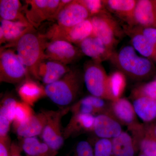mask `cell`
<instances>
[{
    "label": "cell",
    "mask_w": 156,
    "mask_h": 156,
    "mask_svg": "<svg viewBox=\"0 0 156 156\" xmlns=\"http://www.w3.org/2000/svg\"><path fill=\"white\" fill-rule=\"evenodd\" d=\"M33 27H28L13 44L2 48H14L20 60L26 68L30 75L41 80L39 75L40 65L46 59L44 53L46 41Z\"/></svg>",
    "instance_id": "6da1fadb"
},
{
    "label": "cell",
    "mask_w": 156,
    "mask_h": 156,
    "mask_svg": "<svg viewBox=\"0 0 156 156\" xmlns=\"http://www.w3.org/2000/svg\"><path fill=\"white\" fill-rule=\"evenodd\" d=\"M84 83L83 72L78 69H71L58 80L46 85L45 93L53 103L68 106L77 98Z\"/></svg>",
    "instance_id": "7a4b0ae2"
},
{
    "label": "cell",
    "mask_w": 156,
    "mask_h": 156,
    "mask_svg": "<svg viewBox=\"0 0 156 156\" xmlns=\"http://www.w3.org/2000/svg\"><path fill=\"white\" fill-rule=\"evenodd\" d=\"M111 60L126 76L135 80H147L154 71L151 60L137 55L131 46H126L119 52L114 53Z\"/></svg>",
    "instance_id": "3957f363"
},
{
    "label": "cell",
    "mask_w": 156,
    "mask_h": 156,
    "mask_svg": "<svg viewBox=\"0 0 156 156\" xmlns=\"http://www.w3.org/2000/svg\"><path fill=\"white\" fill-rule=\"evenodd\" d=\"M84 82L91 95L112 101L108 86V75L101 62L91 60L84 64Z\"/></svg>",
    "instance_id": "277c9868"
},
{
    "label": "cell",
    "mask_w": 156,
    "mask_h": 156,
    "mask_svg": "<svg viewBox=\"0 0 156 156\" xmlns=\"http://www.w3.org/2000/svg\"><path fill=\"white\" fill-rule=\"evenodd\" d=\"M90 20L93 27L92 35L100 39L114 51L123 33L117 20L106 11L90 17Z\"/></svg>",
    "instance_id": "5b68a950"
},
{
    "label": "cell",
    "mask_w": 156,
    "mask_h": 156,
    "mask_svg": "<svg viewBox=\"0 0 156 156\" xmlns=\"http://www.w3.org/2000/svg\"><path fill=\"white\" fill-rule=\"evenodd\" d=\"M29 74L20 60L17 53L10 48H1L0 81L11 84L19 83L28 80Z\"/></svg>",
    "instance_id": "8992f818"
},
{
    "label": "cell",
    "mask_w": 156,
    "mask_h": 156,
    "mask_svg": "<svg viewBox=\"0 0 156 156\" xmlns=\"http://www.w3.org/2000/svg\"><path fill=\"white\" fill-rule=\"evenodd\" d=\"M93 27L90 18L74 26L64 27L53 24L42 37L47 41L62 40L78 45L92 35Z\"/></svg>",
    "instance_id": "52a82bcc"
},
{
    "label": "cell",
    "mask_w": 156,
    "mask_h": 156,
    "mask_svg": "<svg viewBox=\"0 0 156 156\" xmlns=\"http://www.w3.org/2000/svg\"><path fill=\"white\" fill-rule=\"evenodd\" d=\"M23 12L30 25L36 29L46 20H54L60 0H26Z\"/></svg>",
    "instance_id": "ba28073f"
},
{
    "label": "cell",
    "mask_w": 156,
    "mask_h": 156,
    "mask_svg": "<svg viewBox=\"0 0 156 156\" xmlns=\"http://www.w3.org/2000/svg\"><path fill=\"white\" fill-rule=\"evenodd\" d=\"M70 109V107H67L57 111H47L48 121L42 132V137L44 142L54 151L59 150L64 144L61 121Z\"/></svg>",
    "instance_id": "9c48e42d"
},
{
    "label": "cell",
    "mask_w": 156,
    "mask_h": 156,
    "mask_svg": "<svg viewBox=\"0 0 156 156\" xmlns=\"http://www.w3.org/2000/svg\"><path fill=\"white\" fill-rule=\"evenodd\" d=\"M46 59L66 65L73 63L82 57L83 54L78 47L62 40H54L45 43Z\"/></svg>",
    "instance_id": "30bf717a"
},
{
    "label": "cell",
    "mask_w": 156,
    "mask_h": 156,
    "mask_svg": "<svg viewBox=\"0 0 156 156\" xmlns=\"http://www.w3.org/2000/svg\"><path fill=\"white\" fill-rule=\"evenodd\" d=\"M107 111L122 126L127 127L131 132L138 129L142 125L137 119L133 104L124 98L110 101Z\"/></svg>",
    "instance_id": "8fae6325"
},
{
    "label": "cell",
    "mask_w": 156,
    "mask_h": 156,
    "mask_svg": "<svg viewBox=\"0 0 156 156\" xmlns=\"http://www.w3.org/2000/svg\"><path fill=\"white\" fill-rule=\"evenodd\" d=\"M130 27H154L156 28L155 1H136L132 18L128 22Z\"/></svg>",
    "instance_id": "7c38bea8"
},
{
    "label": "cell",
    "mask_w": 156,
    "mask_h": 156,
    "mask_svg": "<svg viewBox=\"0 0 156 156\" xmlns=\"http://www.w3.org/2000/svg\"><path fill=\"white\" fill-rule=\"evenodd\" d=\"M87 9L78 0H73L65 6L55 18L56 24L64 27H71L90 18Z\"/></svg>",
    "instance_id": "4fadbf2b"
},
{
    "label": "cell",
    "mask_w": 156,
    "mask_h": 156,
    "mask_svg": "<svg viewBox=\"0 0 156 156\" xmlns=\"http://www.w3.org/2000/svg\"><path fill=\"white\" fill-rule=\"evenodd\" d=\"M122 126L106 111L95 116L93 131L99 139L111 140L122 133Z\"/></svg>",
    "instance_id": "5bb4252c"
},
{
    "label": "cell",
    "mask_w": 156,
    "mask_h": 156,
    "mask_svg": "<svg viewBox=\"0 0 156 156\" xmlns=\"http://www.w3.org/2000/svg\"><path fill=\"white\" fill-rule=\"evenodd\" d=\"M78 47L83 55L89 56L92 60L101 63L110 59L114 53L100 39L93 35L85 39L78 45Z\"/></svg>",
    "instance_id": "9a60e30c"
},
{
    "label": "cell",
    "mask_w": 156,
    "mask_h": 156,
    "mask_svg": "<svg viewBox=\"0 0 156 156\" xmlns=\"http://www.w3.org/2000/svg\"><path fill=\"white\" fill-rule=\"evenodd\" d=\"M71 69L61 62L45 59L39 67V77L43 83L47 85L58 80Z\"/></svg>",
    "instance_id": "2e32d148"
},
{
    "label": "cell",
    "mask_w": 156,
    "mask_h": 156,
    "mask_svg": "<svg viewBox=\"0 0 156 156\" xmlns=\"http://www.w3.org/2000/svg\"><path fill=\"white\" fill-rule=\"evenodd\" d=\"M48 121L47 111L34 115L25 122L14 128L17 135L23 138L35 137L42 134Z\"/></svg>",
    "instance_id": "e0dca14e"
},
{
    "label": "cell",
    "mask_w": 156,
    "mask_h": 156,
    "mask_svg": "<svg viewBox=\"0 0 156 156\" xmlns=\"http://www.w3.org/2000/svg\"><path fill=\"white\" fill-rule=\"evenodd\" d=\"M95 116L86 114H73L63 132L64 139L71 136L93 131Z\"/></svg>",
    "instance_id": "ac0fdd59"
},
{
    "label": "cell",
    "mask_w": 156,
    "mask_h": 156,
    "mask_svg": "<svg viewBox=\"0 0 156 156\" xmlns=\"http://www.w3.org/2000/svg\"><path fill=\"white\" fill-rule=\"evenodd\" d=\"M131 133L137 151H140L141 154L146 156H156V139L148 130L145 124L143 123Z\"/></svg>",
    "instance_id": "d6986e66"
},
{
    "label": "cell",
    "mask_w": 156,
    "mask_h": 156,
    "mask_svg": "<svg viewBox=\"0 0 156 156\" xmlns=\"http://www.w3.org/2000/svg\"><path fill=\"white\" fill-rule=\"evenodd\" d=\"M23 9V6L19 0H1V20L22 23L27 26H31L27 19Z\"/></svg>",
    "instance_id": "ffe728a7"
},
{
    "label": "cell",
    "mask_w": 156,
    "mask_h": 156,
    "mask_svg": "<svg viewBox=\"0 0 156 156\" xmlns=\"http://www.w3.org/2000/svg\"><path fill=\"white\" fill-rule=\"evenodd\" d=\"M132 100L135 112L144 123L149 124L156 120V100L145 97Z\"/></svg>",
    "instance_id": "44dd1931"
},
{
    "label": "cell",
    "mask_w": 156,
    "mask_h": 156,
    "mask_svg": "<svg viewBox=\"0 0 156 156\" xmlns=\"http://www.w3.org/2000/svg\"><path fill=\"white\" fill-rule=\"evenodd\" d=\"M111 141L113 156H134L137 151L133 137L126 131H122Z\"/></svg>",
    "instance_id": "7402d4cb"
},
{
    "label": "cell",
    "mask_w": 156,
    "mask_h": 156,
    "mask_svg": "<svg viewBox=\"0 0 156 156\" xmlns=\"http://www.w3.org/2000/svg\"><path fill=\"white\" fill-rule=\"evenodd\" d=\"M24 81L18 89V94L22 101L32 106L39 99L46 96L44 88L29 79Z\"/></svg>",
    "instance_id": "603a6c76"
},
{
    "label": "cell",
    "mask_w": 156,
    "mask_h": 156,
    "mask_svg": "<svg viewBox=\"0 0 156 156\" xmlns=\"http://www.w3.org/2000/svg\"><path fill=\"white\" fill-rule=\"evenodd\" d=\"M105 9L128 23L133 15L136 0H105L103 1Z\"/></svg>",
    "instance_id": "cb8c5ba5"
},
{
    "label": "cell",
    "mask_w": 156,
    "mask_h": 156,
    "mask_svg": "<svg viewBox=\"0 0 156 156\" xmlns=\"http://www.w3.org/2000/svg\"><path fill=\"white\" fill-rule=\"evenodd\" d=\"M20 22H13L5 20H1L0 29L3 31L4 40L3 44L6 43L5 48L13 44L18 40L20 36L28 27Z\"/></svg>",
    "instance_id": "d4e9b609"
},
{
    "label": "cell",
    "mask_w": 156,
    "mask_h": 156,
    "mask_svg": "<svg viewBox=\"0 0 156 156\" xmlns=\"http://www.w3.org/2000/svg\"><path fill=\"white\" fill-rule=\"evenodd\" d=\"M131 37L132 47L136 51L145 58L156 59V48L151 44L145 37L138 32L128 29Z\"/></svg>",
    "instance_id": "484cf974"
},
{
    "label": "cell",
    "mask_w": 156,
    "mask_h": 156,
    "mask_svg": "<svg viewBox=\"0 0 156 156\" xmlns=\"http://www.w3.org/2000/svg\"><path fill=\"white\" fill-rule=\"evenodd\" d=\"M21 148L30 156H54V151L44 142H41L36 137L23 138Z\"/></svg>",
    "instance_id": "4316f807"
},
{
    "label": "cell",
    "mask_w": 156,
    "mask_h": 156,
    "mask_svg": "<svg viewBox=\"0 0 156 156\" xmlns=\"http://www.w3.org/2000/svg\"><path fill=\"white\" fill-rule=\"evenodd\" d=\"M126 84V76L120 71H115L108 75L109 90L112 101L122 98Z\"/></svg>",
    "instance_id": "83f0119b"
},
{
    "label": "cell",
    "mask_w": 156,
    "mask_h": 156,
    "mask_svg": "<svg viewBox=\"0 0 156 156\" xmlns=\"http://www.w3.org/2000/svg\"><path fill=\"white\" fill-rule=\"evenodd\" d=\"M35 114L31 106L22 101H17L15 106L13 126L14 128L25 122Z\"/></svg>",
    "instance_id": "f1b7e54d"
},
{
    "label": "cell",
    "mask_w": 156,
    "mask_h": 156,
    "mask_svg": "<svg viewBox=\"0 0 156 156\" xmlns=\"http://www.w3.org/2000/svg\"><path fill=\"white\" fill-rule=\"evenodd\" d=\"M145 97L156 100V80L136 86L131 91V99Z\"/></svg>",
    "instance_id": "f546056e"
},
{
    "label": "cell",
    "mask_w": 156,
    "mask_h": 156,
    "mask_svg": "<svg viewBox=\"0 0 156 156\" xmlns=\"http://www.w3.org/2000/svg\"><path fill=\"white\" fill-rule=\"evenodd\" d=\"M87 9L92 17L106 11L103 1L101 0H78Z\"/></svg>",
    "instance_id": "4dcf8cb0"
},
{
    "label": "cell",
    "mask_w": 156,
    "mask_h": 156,
    "mask_svg": "<svg viewBox=\"0 0 156 156\" xmlns=\"http://www.w3.org/2000/svg\"><path fill=\"white\" fill-rule=\"evenodd\" d=\"M94 156H113L111 140H98L94 145Z\"/></svg>",
    "instance_id": "1f68e13d"
},
{
    "label": "cell",
    "mask_w": 156,
    "mask_h": 156,
    "mask_svg": "<svg viewBox=\"0 0 156 156\" xmlns=\"http://www.w3.org/2000/svg\"><path fill=\"white\" fill-rule=\"evenodd\" d=\"M11 122L9 120L5 108H0V137L8 136Z\"/></svg>",
    "instance_id": "d6a6232c"
},
{
    "label": "cell",
    "mask_w": 156,
    "mask_h": 156,
    "mask_svg": "<svg viewBox=\"0 0 156 156\" xmlns=\"http://www.w3.org/2000/svg\"><path fill=\"white\" fill-rule=\"evenodd\" d=\"M76 156H94V148L89 141L81 140L77 144L75 149Z\"/></svg>",
    "instance_id": "836d02e7"
},
{
    "label": "cell",
    "mask_w": 156,
    "mask_h": 156,
    "mask_svg": "<svg viewBox=\"0 0 156 156\" xmlns=\"http://www.w3.org/2000/svg\"><path fill=\"white\" fill-rule=\"evenodd\" d=\"M131 29L142 34L148 41L156 48V27H133V28Z\"/></svg>",
    "instance_id": "e575fe53"
},
{
    "label": "cell",
    "mask_w": 156,
    "mask_h": 156,
    "mask_svg": "<svg viewBox=\"0 0 156 156\" xmlns=\"http://www.w3.org/2000/svg\"><path fill=\"white\" fill-rule=\"evenodd\" d=\"M17 102V101L10 97H5L1 102V105L5 109L11 123H13L14 121L15 106Z\"/></svg>",
    "instance_id": "d590c367"
},
{
    "label": "cell",
    "mask_w": 156,
    "mask_h": 156,
    "mask_svg": "<svg viewBox=\"0 0 156 156\" xmlns=\"http://www.w3.org/2000/svg\"><path fill=\"white\" fill-rule=\"evenodd\" d=\"M11 142L9 135L0 137V156H10Z\"/></svg>",
    "instance_id": "8d00e7d4"
},
{
    "label": "cell",
    "mask_w": 156,
    "mask_h": 156,
    "mask_svg": "<svg viewBox=\"0 0 156 156\" xmlns=\"http://www.w3.org/2000/svg\"><path fill=\"white\" fill-rule=\"evenodd\" d=\"M20 151L21 147H20L16 143L14 142L11 144L10 156H21Z\"/></svg>",
    "instance_id": "74e56055"
},
{
    "label": "cell",
    "mask_w": 156,
    "mask_h": 156,
    "mask_svg": "<svg viewBox=\"0 0 156 156\" xmlns=\"http://www.w3.org/2000/svg\"><path fill=\"white\" fill-rule=\"evenodd\" d=\"M145 124L148 130L156 139V120L152 122Z\"/></svg>",
    "instance_id": "f35d334b"
},
{
    "label": "cell",
    "mask_w": 156,
    "mask_h": 156,
    "mask_svg": "<svg viewBox=\"0 0 156 156\" xmlns=\"http://www.w3.org/2000/svg\"><path fill=\"white\" fill-rule=\"evenodd\" d=\"M139 156H146L145 155H144L142 154H141Z\"/></svg>",
    "instance_id": "ab89813d"
},
{
    "label": "cell",
    "mask_w": 156,
    "mask_h": 156,
    "mask_svg": "<svg viewBox=\"0 0 156 156\" xmlns=\"http://www.w3.org/2000/svg\"><path fill=\"white\" fill-rule=\"evenodd\" d=\"M155 1V3H156V1Z\"/></svg>",
    "instance_id": "60d3db41"
},
{
    "label": "cell",
    "mask_w": 156,
    "mask_h": 156,
    "mask_svg": "<svg viewBox=\"0 0 156 156\" xmlns=\"http://www.w3.org/2000/svg\"><path fill=\"white\" fill-rule=\"evenodd\" d=\"M155 61L156 62V60H155Z\"/></svg>",
    "instance_id": "b9f144b4"
},
{
    "label": "cell",
    "mask_w": 156,
    "mask_h": 156,
    "mask_svg": "<svg viewBox=\"0 0 156 156\" xmlns=\"http://www.w3.org/2000/svg\"></svg>",
    "instance_id": "7bdbcfd3"
}]
</instances>
